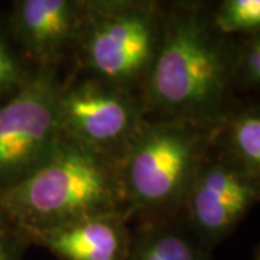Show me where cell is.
Segmentation results:
<instances>
[{
    "mask_svg": "<svg viewBox=\"0 0 260 260\" xmlns=\"http://www.w3.org/2000/svg\"><path fill=\"white\" fill-rule=\"evenodd\" d=\"M237 39L214 25L211 3L165 2L158 52L140 91L148 119L218 132L237 103Z\"/></svg>",
    "mask_w": 260,
    "mask_h": 260,
    "instance_id": "6da1fadb",
    "label": "cell"
},
{
    "mask_svg": "<svg viewBox=\"0 0 260 260\" xmlns=\"http://www.w3.org/2000/svg\"><path fill=\"white\" fill-rule=\"evenodd\" d=\"M165 2L85 0L74 67L140 95L158 52Z\"/></svg>",
    "mask_w": 260,
    "mask_h": 260,
    "instance_id": "277c9868",
    "label": "cell"
},
{
    "mask_svg": "<svg viewBox=\"0 0 260 260\" xmlns=\"http://www.w3.org/2000/svg\"><path fill=\"white\" fill-rule=\"evenodd\" d=\"M107 214L129 215L119 164L65 136L41 167L0 191V220L23 239Z\"/></svg>",
    "mask_w": 260,
    "mask_h": 260,
    "instance_id": "7a4b0ae2",
    "label": "cell"
},
{
    "mask_svg": "<svg viewBox=\"0 0 260 260\" xmlns=\"http://www.w3.org/2000/svg\"><path fill=\"white\" fill-rule=\"evenodd\" d=\"M25 240L59 260H126L132 229L126 214L88 217L28 234Z\"/></svg>",
    "mask_w": 260,
    "mask_h": 260,
    "instance_id": "9c48e42d",
    "label": "cell"
},
{
    "mask_svg": "<svg viewBox=\"0 0 260 260\" xmlns=\"http://www.w3.org/2000/svg\"><path fill=\"white\" fill-rule=\"evenodd\" d=\"M34 71L35 68L20 55L9 34L0 30V102L18 91Z\"/></svg>",
    "mask_w": 260,
    "mask_h": 260,
    "instance_id": "4fadbf2b",
    "label": "cell"
},
{
    "mask_svg": "<svg viewBox=\"0 0 260 260\" xmlns=\"http://www.w3.org/2000/svg\"><path fill=\"white\" fill-rule=\"evenodd\" d=\"M234 93L260 94V32L237 39Z\"/></svg>",
    "mask_w": 260,
    "mask_h": 260,
    "instance_id": "5bb4252c",
    "label": "cell"
},
{
    "mask_svg": "<svg viewBox=\"0 0 260 260\" xmlns=\"http://www.w3.org/2000/svg\"><path fill=\"white\" fill-rule=\"evenodd\" d=\"M126 260H211V250L181 217L142 220L132 229Z\"/></svg>",
    "mask_w": 260,
    "mask_h": 260,
    "instance_id": "30bf717a",
    "label": "cell"
},
{
    "mask_svg": "<svg viewBox=\"0 0 260 260\" xmlns=\"http://www.w3.org/2000/svg\"><path fill=\"white\" fill-rule=\"evenodd\" d=\"M218 132L148 119L119 160L130 218L181 217L186 195Z\"/></svg>",
    "mask_w": 260,
    "mask_h": 260,
    "instance_id": "3957f363",
    "label": "cell"
},
{
    "mask_svg": "<svg viewBox=\"0 0 260 260\" xmlns=\"http://www.w3.org/2000/svg\"><path fill=\"white\" fill-rule=\"evenodd\" d=\"M257 204L260 178L225 152L215 138L186 195L181 218L213 250Z\"/></svg>",
    "mask_w": 260,
    "mask_h": 260,
    "instance_id": "52a82bcc",
    "label": "cell"
},
{
    "mask_svg": "<svg viewBox=\"0 0 260 260\" xmlns=\"http://www.w3.org/2000/svg\"><path fill=\"white\" fill-rule=\"evenodd\" d=\"M217 143L260 178V100L236 103L217 133Z\"/></svg>",
    "mask_w": 260,
    "mask_h": 260,
    "instance_id": "8fae6325",
    "label": "cell"
},
{
    "mask_svg": "<svg viewBox=\"0 0 260 260\" xmlns=\"http://www.w3.org/2000/svg\"><path fill=\"white\" fill-rule=\"evenodd\" d=\"M254 260H260V247L256 251V256H254Z\"/></svg>",
    "mask_w": 260,
    "mask_h": 260,
    "instance_id": "2e32d148",
    "label": "cell"
},
{
    "mask_svg": "<svg viewBox=\"0 0 260 260\" xmlns=\"http://www.w3.org/2000/svg\"><path fill=\"white\" fill-rule=\"evenodd\" d=\"M64 78L61 68H38L0 102V191L41 167L62 139L58 100Z\"/></svg>",
    "mask_w": 260,
    "mask_h": 260,
    "instance_id": "8992f818",
    "label": "cell"
},
{
    "mask_svg": "<svg viewBox=\"0 0 260 260\" xmlns=\"http://www.w3.org/2000/svg\"><path fill=\"white\" fill-rule=\"evenodd\" d=\"M28 246L20 234L0 220V260H22Z\"/></svg>",
    "mask_w": 260,
    "mask_h": 260,
    "instance_id": "9a60e30c",
    "label": "cell"
},
{
    "mask_svg": "<svg viewBox=\"0 0 260 260\" xmlns=\"http://www.w3.org/2000/svg\"><path fill=\"white\" fill-rule=\"evenodd\" d=\"M58 117L62 136L117 164L148 120L139 94L75 67L64 78Z\"/></svg>",
    "mask_w": 260,
    "mask_h": 260,
    "instance_id": "5b68a950",
    "label": "cell"
},
{
    "mask_svg": "<svg viewBox=\"0 0 260 260\" xmlns=\"http://www.w3.org/2000/svg\"><path fill=\"white\" fill-rule=\"evenodd\" d=\"M217 29L229 38H246L260 32V0H221L211 3Z\"/></svg>",
    "mask_w": 260,
    "mask_h": 260,
    "instance_id": "7c38bea8",
    "label": "cell"
},
{
    "mask_svg": "<svg viewBox=\"0 0 260 260\" xmlns=\"http://www.w3.org/2000/svg\"><path fill=\"white\" fill-rule=\"evenodd\" d=\"M85 15V0H18L8 34L32 68H61L74 61Z\"/></svg>",
    "mask_w": 260,
    "mask_h": 260,
    "instance_id": "ba28073f",
    "label": "cell"
}]
</instances>
